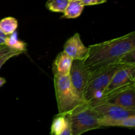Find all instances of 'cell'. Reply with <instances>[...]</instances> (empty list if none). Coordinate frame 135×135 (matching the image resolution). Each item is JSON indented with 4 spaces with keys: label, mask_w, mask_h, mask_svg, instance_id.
<instances>
[{
    "label": "cell",
    "mask_w": 135,
    "mask_h": 135,
    "mask_svg": "<svg viewBox=\"0 0 135 135\" xmlns=\"http://www.w3.org/2000/svg\"><path fill=\"white\" fill-rule=\"evenodd\" d=\"M135 32L88 47L83 60L90 73L119 62L135 63Z\"/></svg>",
    "instance_id": "obj_1"
},
{
    "label": "cell",
    "mask_w": 135,
    "mask_h": 135,
    "mask_svg": "<svg viewBox=\"0 0 135 135\" xmlns=\"http://www.w3.org/2000/svg\"><path fill=\"white\" fill-rule=\"evenodd\" d=\"M127 63H116L90 73L83 94L84 101L92 103L100 100L116 71Z\"/></svg>",
    "instance_id": "obj_2"
},
{
    "label": "cell",
    "mask_w": 135,
    "mask_h": 135,
    "mask_svg": "<svg viewBox=\"0 0 135 135\" xmlns=\"http://www.w3.org/2000/svg\"><path fill=\"white\" fill-rule=\"evenodd\" d=\"M54 82L59 113H69L76 107L85 103L73 88L69 75H54Z\"/></svg>",
    "instance_id": "obj_3"
},
{
    "label": "cell",
    "mask_w": 135,
    "mask_h": 135,
    "mask_svg": "<svg viewBox=\"0 0 135 135\" xmlns=\"http://www.w3.org/2000/svg\"><path fill=\"white\" fill-rule=\"evenodd\" d=\"M67 114L73 135H80L90 131L102 128L100 124V116L86 102L79 105Z\"/></svg>",
    "instance_id": "obj_4"
},
{
    "label": "cell",
    "mask_w": 135,
    "mask_h": 135,
    "mask_svg": "<svg viewBox=\"0 0 135 135\" xmlns=\"http://www.w3.org/2000/svg\"><path fill=\"white\" fill-rule=\"evenodd\" d=\"M88 104L100 116V121L119 119L135 115V109H127L108 102H98Z\"/></svg>",
    "instance_id": "obj_5"
},
{
    "label": "cell",
    "mask_w": 135,
    "mask_h": 135,
    "mask_svg": "<svg viewBox=\"0 0 135 135\" xmlns=\"http://www.w3.org/2000/svg\"><path fill=\"white\" fill-rule=\"evenodd\" d=\"M133 85H135V63H127L116 71L103 94Z\"/></svg>",
    "instance_id": "obj_6"
},
{
    "label": "cell",
    "mask_w": 135,
    "mask_h": 135,
    "mask_svg": "<svg viewBox=\"0 0 135 135\" xmlns=\"http://www.w3.org/2000/svg\"><path fill=\"white\" fill-rule=\"evenodd\" d=\"M102 101L108 102L127 109H135V85L104 94L100 100L95 102Z\"/></svg>",
    "instance_id": "obj_7"
},
{
    "label": "cell",
    "mask_w": 135,
    "mask_h": 135,
    "mask_svg": "<svg viewBox=\"0 0 135 135\" xmlns=\"http://www.w3.org/2000/svg\"><path fill=\"white\" fill-rule=\"evenodd\" d=\"M89 75V71L84 65L83 60H73L69 76L73 88L78 96L83 100L84 89L86 86Z\"/></svg>",
    "instance_id": "obj_8"
},
{
    "label": "cell",
    "mask_w": 135,
    "mask_h": 135,
    "mask_svg": "<svg viewBox=\"0 0 135 135\" xmlns=\"http://www.w3.org/2000/svg\"><path fill=\"white\" fill-rule=\"evenodd\" d=\"M88 47H86L79 33L69 38L64 44L63 51L73 59L84 60L87 55Z\"/></svg>",
    "instance_id": "obj_9"
},
{
    "label": "cell",
    "mask_w": 135,
    "mask_h": 135,
    "mask_svg": "<svg viewBox=\"0 0 135 135\" xmlns=\"http://www.w3.org/2000/svg\"><path fill=\"white\" fill-rule=\"evenodd\" d=\"M52 135H73L67 113H58L54 118L50 129Z\"/></svg>",
    "instance_id": "obj_10"
},
{
    "label": "cell",
    "mask_w": 135,
    "mask_h": 135,
    "mask_svg": "<svg viewBox=\"0 0 135 135\" xmlns=\"http://www.w3.org/2000/svg\"><path fill=\"white\" fill-rule=\"evenodd\" d=\"M73 60L63 51L59 53L53 62L52 72L54 75L67 76L69 75Z\"/></svg>",
    "instance_id": "obj_11"
},
{
    "label": "cell",
    "mask_w": 135,
    "mask_h": 135,
    "mask_svg": "<svg viewBox=\"0 0 135 135\" xmlns=\"http://www.w3.org/2000/svg\"><path fill=\"white\" fill-rule=\"evenodd\" d=\"M84 6L82 5L80 0H69L67 7L63 12L62 18H76L83 13Z\"/></svg>",
    "instance_id": "obj_12"
},
{
    "label": "cell",
    "mask_w": 135,
    "mask_h": 135,
    "mask_svg": "<svg viewBox=\"0 0 135 135\" xmlns=\"http://www.w3.org/2000/svg\"><path fill=\"white\" fill-rule=\"evenodd\" d=\"M100 126L102 127H127L130 129L135 128V115L111 121H100Z\"/></svg>",
    "instance_id": "obj_13"
},
{
    "label": "cell",
    "mask_w": 135,
    "mask_h": 135,
    "mask_svg": "<svg viewBox=\"0 0 135 135\" xmlns=\"http://www.w3.org/2000/svg\"><path fill=\"white\" fill-rule=\"evenodd\" d=\"M5 45L11 48L22 51V52L26 51V47H27V44L25 43L23 41L18 40V37H17V32L16 31L9 35H7Z\"/></svg>",
    "instance_id": "obj_14"
},
{
    "label": "cell",
    "mask_w": 135,
    "mask_h": 135,
    "mask_svg": "<svg viewBox=\"0 0 135 135\" xmlns=\"http://www.w3.org/2000/svg\"><path fill=\"white\" fill-rule=\"evenodd\" d=\"M18 22L14 17H5L0 21V30L6 35H9L16 31Z\"/></svg>",
    "instance_id": "obj_15"
},
{
    "label": "cell",
    "mask_w": 135,
    "mask_h": 135,
    "mask_svg": "<svg viewBox=\"0 0 135 135\" xmlns=\"http://www.w3.org/2000/svg\"><path fill=\"white\" fill-rule=\"evenodd\" d=\"M69 1V0H47L46 7L50 11L63 13Z\"/></svg>",
    "instance_id": "obj_16"
},
{
    "label": "cell",
    "mask_w": 135,
    "mask_h": 135,
    "mask_svg": "<svg viewBox=\"0 0 135 135\" xmlns=\"http://www.w3.org/2000/svg\"><path fill=\"white\" fill-rule=\"evenodd\" d=\"M23 54L22 51H12V52L9 53V54H6V55H3V56L1 57H0V69H1V67L6 63L7 61H8L9 59H10L11 58L13 57L18 56V55H21V54Z\"/></svg>",
    "instance_id": "obj_17"
},
{
    "label": "cell",
    "mask_w": 135,
    "mask_h": 135,
    "mask_svg": "<svg viewBox=\"0 0 135 135\" xmlns=\"http://www.w3.org/2000/svg\"><path fill=\"white\" fill-rule=\"evenodd\" d=\"M108 0H80L82 5L84 6H89V5H95L102 4L107 2Z\"/></svg>",
    "instance_id": "obj_18"
},
{
    "label": "cell",
    "mask_w": 135,
    "mask_h": 135,
    "mask_svg": "<svg viewBox=\"0 0 135 135\" xmlns=\"http://www.w3.org/2000/svg\"><path fill=\"white\" fill-rule=\"evenodd\" d=\"M18 51V50H16L13 48H11V47H8V46H6V45H1V46H0V57L3 56V55H6V54H9V53L12 52V51Z\"/></svg>",
    "instance_id": "obj_19"
},
{
    "label": "cell",
    "mask_w": 135,
    "mask_h": 135,
    "mask_svg": "<svg viewBox=\"0 0 135 135\" xmlns=\"http://www.w3.org/2000/svg\"><path fill=\"white\" fill-rule=\"evenodd\" d=\"M7 35L4 34L1 30H0V46L1 45H5V41H6V38Z\"/></svg>",
    "instance_id": "obj_20"
},
{
    "label": "cell",
    "mask_w": 135,
    "mask_h": 135,
    "mask_svg": "<svg viewBox=\"0 0 135 135\" xmlns=\"http://www.w3.org/2000/svg\"><path fill=\"white\" fill-rule=\"evenodd\" d=\"M5 83H6V80H5L4 78L0 77V88H1L4 84H5Z\"/></svg>",
    "instance_id": "obj_21"
}]
</instances>
